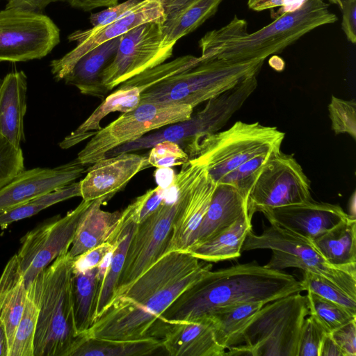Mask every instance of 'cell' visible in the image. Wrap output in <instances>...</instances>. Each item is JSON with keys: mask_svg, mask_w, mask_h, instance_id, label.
I'll return each instance as SVG.
<instances>
[{"mask_svg": "<svg viewBox=\"0 0 356 356\" xmlns=\"http://www.w3.org/2000/svg\"><path fill=\"white\" fill-rule=\"evenodd\" d=\"M1 1V0H0V1Z\"/></svg>", "mask_w": 356, "mask_h": 356, "instance_id": "6125c7cd", "label": "cell"}, {"mask_svg": "<svg viewBox=\"0 0 356 356\" xmlns=\"http://www.w3.org/2000/svg\"><path fill=\"white\" fill-rule=\"evenodd\" d=\"M27 77L23 71L8 73L0 83V134L17 147L24 140Z\"/></svg>", "mask_w": 356, "mask_h": 356, "instance_id": "603a6c76", "label": "cell"}, {"mask_svg": "<svg viewBox=\"0 0 356 356\" xmlns=\"http://www.w3.org/2000/svg\"><path fill=\"white\" fill-rule=\"evenodd\" d=\"M189 0H161L165 12V17L186 3Z\"/></svg>", "mask_w": 356, "mask_h": 356, "instance_id": "9f6ffc18", "label": "cell"}, {"mask_svg": "<svg viewBox=\"0 0 356 356\" xmlns=\"http://www.w3.org/2000/svg\"><path fill=\"white\" fill-rule=\"evenodd\" d=\"M60 1H63V0H8L6 8L42 13L49 4Z\"/></svg>", "mask_w": 356, "mask_h": 356, "instance_id": "816d5d0a", "label": "cell"}, {"mask_svg": "<svg viewBox=\"0 0 356 356\" xmlns=\"http://www.w3.org/2000/svg\"><path fill=\"white\" fill-rule=\"evenodd\" d=\"M72 260L68 252L40 272L42 289L33 356H70L76 332L72 299Z\"/></svg>", "mask_w": 356, "mask_h": 356, "instance_id": "277c9868", "label": "cell"}, {"mask_svg": "<svg viewBox=\"0 0 356 356\" xmlns=\"http://www.w3.org/2000/svg\"><path fill=\"white\" fill-rule=\"evenodd\" d=\"M140 95L138 88L120 84L81 125L59 143L60 147L68 149L92 137L102 129L100 122L107 115L115 111L125 113L138 107Z\"/></svg>", "mask_w": 356, "mask_h": 356, "instance_id": "4316f807", "label": "cell"}, {"mask_svg": "<svg viewBox=\"0 0 356 356\" xmlns=\"http://www.w3.org/2000/svg\"><path fill=\"white\" fill-rule=\"evenodd\" d=\"M159 1H161V0H159Z\"/></svg>", "mask_w": 356, "mask_h": 356, "instance_id": "be15d7a7", "label": "cell"}, {"mask_svg": "<svg viewBox=\"0 0 356 356\" xmlns=\"http://www.w3.org/2000/svg\"><path fill=\"white\" fill-rule=\"evenodd\" d=\"M228 352H225V355L229 356H252L250 349L245 345H238L230 347Z\"/></svg>", "mask_w": 356, "mask_h": 356, "instance_id": "6f0895ef", "label": "cell"}, {"mask_svg": "<svg viewBox=\"0 0 356 356\" xmlns=\"http://www.w3.org/2000/svg\"><path fill=\"white\" fill-rule=\"evenodd\" d=\"M162 24L161 21L147 22L121 35L116 54L101 76L108 92L171 57L174 46L165 44Z\"/></svg>", "mask_w": 356, "mask_h": 356, "instance_id": "4fadbf2b", "label": "cell"}, {"mask_svg": "<svg viewBox=\"0 0 356 356\" xmlns=\"http://www.w3.org/2000/svg\"><path fill=\"white\" fill-rule=\"evenodd\" d=\"M150 166L156 168L182 165L189 158L186 152L177 143L163 141L152 147L147 155Z\"/></svg>", "mask_w": 356, "mask_h": 356, "instance_id": "ee69618b", "label": "cell"}, {"mask_svg": "<svg viewBox=\"0 0 356 356\" xmlns=\"http://www.w3.org/2000/svg\"><path fill=\"white\" fill-rule=\"evenodd\" d=\"M285 134L259 122H236L228 129L186 141L189 159L204 166L216 184L228 172L260 154L280 150Z\"/></svg>", "mask_w": 356, "mask_h": 356, "instance_id": "5b68a950", "label": "cell"}, {"mask_svg": "<svg viewBox=\"0 0 356 356\" xmlns=\"http://www.w3.org/2000/svg\"><path fill=\"white\" fill-rule=\"evenodd\" d=\"M115 242H105L75 257L72 260V273H80L98 266L114 250Z\"/></svg>", "mask_w": 356, "mask_h": 356, "instance_id": "bcb514c9", "label": "cell"}, {"mask_svg": "<svg viewBox=\"0 0 356 356\" xmlns=\"http://www.w3.org/2000/svg\"><path fill=\"white\" fill-rule=\"evenodd\" d=\"M331 128L335 135L346 134L356 140V102L332 96L328 104Z\"/></svg>", "mask_w": 356, "mask_h": 356, "instance_id": "b9f144b4", "label": "cell"}, {"mask_svg": "<svg viewBox=\"0 0 356 356\" xmlns=\"http://www.w3.org/2000/svg\"><path fill=\"white\" fill-rule=\"evenodd\" d=\"M201 58L192 55L178 57L168 63H163L123 82L122 85L135 86L141 93L146 89L174 75L183 72L195 66Z\"/></svg>", "mask_w": 356, "mask_h": 356, "instance_id": "8d00e7d4", "label": "cell"}, {"mask_svg": "<svg viewBox=\"0 0 356 356\" xmlns=\"http://www.w3.org/2000/svg\"><path fill=\"white\" fill-rule=\"evenodd\" d=\"M135 227L136 224L121 216L116 245L111 256L97 298L95 319L102 314L113 298Z\"/></svg>", "mask_w": 356, "mask_h": 356, "instance_id": "e575fe53", "label": "cell"}, {"mask_svg": "<svg viewBox=\"0 0 356 356\" xmlns=\"http://www.w3.org/2000/svg\"><path fill=\"white\" fill-rule=\"evenodd\" d=\"M223 0H189L166 15L162 24L165 44L175 46L182 37L191 33L213 16Z\"/></svg>", "mask_w": 356, "mask_h": 356, "instance_id": "1f68e13d", "label": "cell"}, {"mask_svg": "<svg viewBox=\"0 0 356 356\" xmlns=\"http://www.w3.org/2000/svg\"><path fill=\"white\" fill-rule=\"evenodd\" d=\"M75 197H81L79 181H74L0 213V229H6L16 221L31 217L49 207Z\"/></svg>", "mask_w": 356, "mask_h": 356, "instance_id": "d590c367", "label": "cell"}, {"mask_svg": "<svg viewBox=\"0 0 356 356\" xmlns=\"http://www.w3.org/2000/svg\"><path fill=\"white\" fill-rule=\"evenodd\" d=\"M263 232L257 235L250 231L241 251L268 249L273 252L266 267L282 270L298 268L324 277L356 300V268H340L329 264L313 242L278 225H263Z\"/></svg>", "mask_w": 356, "mask_h": 356, "instance_id": "52a82bcc", "label": "cell"}, {"mask_svg": "<svg viewBox=\"0 0 356 356\" xmlns=\"http://www.w3.org/2000/svg\"><path fill=\"white\" fill-rule=\"evenodd\" d=\"M60 42V30L42 13L19 8L0 11V62L40 59Z\"/></svg>", "mask_w": 356, "mask_h": 356, "instance_id": "7c38bea8", "label": "cell"}, {"mask_svg": "<svg viewBox=\"0 0 356 356\" xmlns=\"http://www.w3.org/2000/svg\"><path fill=\"white\" fill-rule=\"evenodd\" d=\"M189 104L161 102L141 103L94 134L76 159L83 165L104 159L110 150L171 124L186 120L193 114Z\"/></svg>", "mask_w": 356, "mask_h": 356, "instance_id": "30bf717a", "label": "cell"}, {"mask_svg": "<svg viewBox=\"0 0 356 356\" xmlns=\"http://www.w3.org/2000/svg\"><path fill=\"white\" fill-rule=\"evenodd\" d=\"M301 282L305 291L336 302L356 315V300L324 277L312 272L303 271V279Z\"/></svg>", "mask_w": 356, "mask_h": 356, "instance_id": "ab89813d", "label": "cell"}, {"mask_svg": "<svg viewBox=\"0 0 356 356\" xmlns=\"http://www.w3.org/2000/svg\"><path fill=\"white\" fill-rule=\"evenodd\" d=\"M216 184L203 165L193 159L175 175L178 209L167 252L186 251L211 202Z\"/></svg>", "mask_w": 356, "mask_h": 356, "instance_id": "9a60e30c", "label": "cell"}, {"mask_svg": "<svg viewBox=\"0 0 356 356\" xmlns=\"http://www.w3.org/2000/svg\"><path fill=\"white\" fill-rule=\"evenodd\" d=\"M327 333L321 324L309 315L300 329L298 356H319L320 347Z\"/></svg>", "mask_w": 356, "mask_h": 356, "instance_id": "f6af8a7d", "label": "cell"}, {"mask_svg": "<svg viewBox=\"0 0 356 356\" xmlns=\"http://www.w3.org/2000/svg\"><path fill=\"white\" fill-rule=\"evenodd\" d=\"M252 219L243 215L214 238L190 246L185 252L208 262H218L239 257L248 234L252 231Z\"/></svg>", "mask_w": 356, "mask_h": 356, "instance_id": "f546056e", "label": "cell"}, {"mask_svg": "<svg viewBox=\"0 0 356 356\" xmlns=\"http://www.w3.org/2000/svg\"><path fill=\"white\" fill-rule=\"evenodd\" d=\"M121 36L111 39L87 52L63 79L81 93L103 99L108 93L101 81L104 70L114 58Z\"/></svg>", "mask_w": 356, "mask_h": 356, "instance_id": "d4e9b609", "label": "cell"}, {"mask_svg": "<svg viewBox=\"0 0 356 356\" xmlns=\"http://www.w3.org/2000/svg\"><path fill=\"white\" fill-rule=\"evenodd\" d=\"M175 191L174 181L168 188L158 186L138 196L122 212V216L136 225L151 215Z\"/></svg>", "mask_w": 356, "mask_h": 356, "instance_id": "f35d334b", "label": "cell"}, {"mask_svg": "<svg viewBox=\"0 0 356 356\" xmlns=\"http://www.w3.org/2000/svg\"><path fill=\"white\" fill-rule=\"evenodd\" d=\"M104 277L98 266L72 273L74 316L79 334H85L95 320L97 302Z\"/></svg>", "mask_w": 356, "mask_h": 356, "instance_id": "4dcf8cb0", "label": "cell"}, {"mask_svg": "<svg viewBox=\"0 0 356 356\" xmlns=\"http://www.w3.org/2000/svg\"><path fill=\"white\" fill-rule=\"evenodd\" d=\"M26 298L24 276L15 254L8 260L0 276V317L6 336L7 356L24 312Z\"/></svg>", "mask_w": 356, "mask_h": 356, "instance_id": "484cf974", "label": "cell"}, {"mask_svg": "<svg viewBox=\"0 0 356 356\" xmlns=\"http://www.w3.org/2000/svg\"><path fill=\"white\" fill-rule=\"evenodd\" d=\"M257 86V76L249 77L234 88L207 101L204 107L190 118L144 135L108 152L105 157L148 149L163 141L179 145L218 132L243 106Z\"/></svg>", "mask_w": 356, "mask_h": 356, "instance_id": "9c48e42d", "label": "cell"}, {"mask_svg": "<svg viewBox=\"0 0 356 356\" xmlns=\"http://www.w3.org/2000/svg\"><path fill=\"white\" fill-rule=\"evenodd\" d=\"M274 152L276 151L255 156L226 174L218 183L227 184L236 187L248 198L250 190L264 164Z\"/></svg>", "mask_w": 356, "mask_h": 356, "instance_id": "60d3db41", "label": "cell"}, {"mask_svg": "<svg viewBox=\"0 0 356 356\" xmlns=\"http://www.w3.org/2000/svg\"><path fill=\"white\" fill-rule=\"evenodd\" d=\"M247 202L248 197L236 187L227 184H217L208 209L190 246L214 238L247 214Z\"/></svg>", "mask_w": 356, "mask_h": 356, "instance_id": "7402d4cb", "label": "cell"}, {"mask_svg": "<svg viewBox=\"0 0 356 356\" xmlns=\"http://www.w3.org/2000/svg\"><path fill=\"white\" fill-rule=\"evenodd\" d=\"M330 334L345 356H356V318Z\"/></svg>", "mask_w": 356, "mask_h": 356, "instance_id": "c3c4849f", "label": "cell"}, {"mask_svg": "<svg viewBox=\"0 0 356 356\" xmlns=\"http://www.w3.org/2000/svg\"><path fill=\"white\" fill-rule=\"evenodd\" d=\"M313 200L311 182L293 154L273 152L264 164L248 195L252 219L256 212Z\"/></svg>", "mask_w": 356, "mask_h": 356, "instance_id": "8fae6325", "label": "cell"}, {"mask_svg": "<svg viewBox=\"0 0 356 356\" xmlns=\"http://www.w3.org/2000/svg\"><path fill=\"white\" fill-rule=\"evenodd\" d=\"M1 79H0V83H1Z\"/></svg>", "mask_w": 356, "mask_h": 356, "instance_id": "94428289", "label": "cell"}, {"mask_svg": "<svg viewBox=\"0 0 356 356\" xmlns=\"http://www.w3.org/2000/svg\"><path fill=\"white\" fill-rule=\"evenodd\" d=\"M8 355V346L4 326L0 317V356Z\"/></svg>", "mask_w": 356, "mask_h": 356, "instance_id": "680465c9", "label": "cell"}, {"mask_svg": "<svg viewBox=\"0 0 356 356\" xmlns=\"http://www.w3.org/2000/svg\"><path fill=\"white\" fill-rule=\"evenodd\" d=\"M165 12L159 0H142L118 20L103 26L78 30L68 36L76 46L63 57L51 62V72L56 81L63 79L78 60L96 47L121 36L140 24L161 21Z\"/></svg>", "mask_w": 356, "mask_h": 356, "instance_id": "e0dca14e", "label": "cell"}, {"mask_svg": "<svg viewBox=\"0 0 356 356\" xmlns=\"http://www.w3.org/2000/svg\"><path fill=\"white\" fill-rule=\"evenodd\" d=\"M309 314L307 296L296 293L264 305L243 332L252 356H298L302 325Z\"/></svg>", "mask_w": 356, "mask_h": 356, "instance_id": "ba28073f", "label": "cell"}, {"mask_svg": "<svg viewBox=\"0 0 356 356\" xmlns=\"http://www.w3.org/2000/svg\"><path fill=\"white\" fill-rule=\"evenodd\" d=\"M314 246L331 265L356 268V219L346 218L312 241Z\"/></svg>", "mask_w": 356, "mask_h": 356, "instance_id": "83f0119b", "label": "cell"}, {"mask_svg": "<svg viewBox=\"0 0 356 356\" xmlns=\"http://www.w3.org/2000/svg\"><path fill=\"white\" fill-rule=\"evenodd\" d=\"M155 337L172 356H224L225 348L216 341L206 317L191 321H160Z\"/></svg>", "mask_w": 356, "mask_h": 356, "instance_id": "44dd1931", "label": "cell"}, {"mask_svg": "<svg viewBox=\"0 0 356 356\" xmlns=\"http://www.w3.org/2000/svg\"><path fill=\"white\" fill-rule=\"evenodd\" d=\"M85 170L76 159L54 168L24 170L0 188V213L74 182Z\"/></svg>", "mask_w": 356, "mask_h": 356, "instance_id": "ac0fdd59", "label": "cell"}, {"mask_svg": "<svg viewBox=\"0 0 356 356\" xmlns=\"http://www.w3.org/2000/svg\"><path fill=\"white\" fill-rule=\"evenodd\" d=\"M201 58V57H200ZM265 59L241 62L202 59L191 68L145 90L140 102L189 104L193 108L257 76Z\"/></svg>", "mask_w": 356, "mask_h": 356, "instance_id": "8992f818", "label": "cell"}, {"mask_svg": "<svg viewBox=\"0 0 356 356\" xmlns=\"http://www.w3.org/2000/svg\"><path fill=\"white\" fill-rule=\"evenodd\" d=\"M309 314L314 316L327 333L356 318L344 307L307 291Z\"/></svg>", "mask_w": 356, "mask_h": 356, "instance_id": "74e56055", "label": "cell"}, {"mask_svg": "<svg viewBox=\"0 0 356 356\" xmlns=\"http://www.w3.org/2000/svg\"><path fill=\"white\" fill-rule=\"evenodd\" d=\"M309 0H248V8L254 11H263L279 8L271 11V17L275 19L281 15L293 11Z\"/></svg>", "mask_w": 356, "mask_h": 356, "instance_id": "681fc988", "label": "cell"}, {"mask_svg": "<svg viewBox=\"0 0 356 356\" xmlns=\"http://www.w3.org/2000/svg\"><path fill=\"white\" fill-rule=\"evenodd\" d=\"M177 209L175 191L151 215L136 225L113 298L166 253Z\"/></svg>", "mask_w": 356, "mask_h": 356, "instance_id": "5bb4252c", "label": "cell"}, {"mask_svg": "<svg viewBox=\"0 0 356 356\" xmlns=\"http://www.w3.org/2000/svg\"><path fill=\"white\" fill-rule=\"evenodd\" d=\"M264 304L248 302L224 306L204 316L209 321L218 343L227 349L243 343V332Z\"/></svg>", "mask_w": 356, "mask_h": 356, "instance_id": "f1b7e54d", "label": "cell"}, {"mask_svg": "<svg viewBox=\"0 0 356 356\" xmlns=\"http://www.w3.org/2000/svg\"><path fill=\"white\" fill-rule=\"evenodd\" d=\"M40 273L26 286V302L9 356H33L34 337L40 311Z\"/></svg>", "mask_w": 356, "mask_h": 356, "instance_id": "836d02e7", "label": "cell"}, {"mask_svg": "<svg viewBox=\"0 0 356 356\" xmlns=\"http://www.w3.org/2000/svg\"><path fill=\"white\" fill-rule=\"evenodd\" d=\"M159 339L148 337L137 340H109L82 334L70 356H142L161 348Z\"/></svg>", "mask_w": 356, "mask_h": 356, "instance_id": "d6a6232c", "label": "cell"}, {"mask_svg": "<svg viewBox=\"0 0 356 356\" xmlns=\"http://www.w3.org/2000/svg\"><path fill=\"white\" fill-rule=\"evenodd\" d=\"M151 167L147 155L131 152L105 157L92 164L79 181L83 200L104 199L106 202L122 190L140 171Z\"/></svg>", "mask_w": 356, "mask_h": 356, "instance_id": "d6986e66", "label": "cell"}, {"mask_svg": "<svg viewBox=\"0 0 356 356\" xmlns=\"http://www.w3.org/2000/svg\"><path fill=\"white\" fill-rule=\"evenodd\" d=\"M25 170L21 147H17L0 134V188Z\"/></svg>", "mask_w": 356, "mask_h": 356, "instance_id": "7bdbcfd3", "label": "cell"}, {"mask_svg": "<svg viewBox=\"0 0 356 356\" xmlns=\"http://www.w3.org/2000/svg\"><path fill=\"white\" fill-rule=\"evenodd\" d=\"M305 289L301 281L256 261L209 270L186 289L161 314L175 322L204 317L217 308L241 302L264 305Z\"/></svg>", "mask_w": 356, "mask_h": 356, "instance_id": "7a4b0ae2", "label": "cell"}, {"mask_svg": "<svg viewBox=\"0 0 356 356\" xmlns=\"http://www.w3.org/2000/svg\"><path fill=\"white\" fill-rule=\"evenodd\" d=\"M330 2L334 3V4H337L339 6V8L341 7V1L343 0H329Z\"/></svg>", "mask_w": 356, "mask_h": 356, "instance_id": "91938a15", "label": "cell"}, {"mask_svg": "<svg viewBox=\"0 0 356 356\" xmlns=\"http://www.w3.org/2000/svg\"><path fill=\"white\" fill-rule=\"evenodd\" d=\"M270 224L278 225L312 241L349 215L338 204L314 200L261 211Z\"/></svg>", "mask_w": 356, "mask_h": 356, "instance_id": "ffe728a7", "label": "cell"}, {"mask_svg": "<svg viewBox=\"0 0 356 356\" xmlns=\"http://www.w3.org/2000/svg\"><path fill=\"white\" fill-rule=\"evenodd\" d=\"M91 202L83 200L64 216L43 222L21 238L16 254L26 286L57 257L68 252L78 224Z\"/></svg>", "mask_w": 356, "mask_h": 356, "instance_id": "2e32d148", "label": "cell"}, {"mask_svg": "<svg viewBox=\"0 0 356 356\" xmlns=\"http://www.w3.org/2000/svg\"><path fill=\"white\" fill-rule=\"evenodd\" d=\"M340 8L342 11V30L348 40L352 44H355L356 0H343Z\"/></svg>", "mask_w": 356, "mask_h": 356, "instance_id": "f907efd6", "label": "cell"}, {"mask_svg": "<svg viewBox=\"0 0 356 356\" xmlns=\"http://www.w3.org/2000/svg\"><path fill=\"white\" fill-rule=\"evenodd\" d=\"M106 201L92 200L82 216L68 250L72 258L115 238L122 216L120 211H106L102 205Z\"/></svg>", "mask_w": 356, "mask_h": 356, "instance_id": "cb8c5ba5", "label": "cell"}, {"mask_svg": "<svg viewBox=\"0 0 356 356\" xmlns=\"http://www.w3.org/2000/svg\"><path fill=\"white\" fill-rule=\"evenodd\" d=\"M154 175L158 186L165 188L172 184L176 175L171 168H157Z\"/></svg>", "mask_w": 356, "mask_h": 356, "instance_id": "11a10c76", "label": "cell"}, {"mask_svg": "<svg viewBox=\"0 0 356 356\" xmlns=\"http://www.w3.org/2000/svg\"><path fill=\"white\" fill-rule=\"evenodd\" d=\"M337 20L323 0H309L251 33L247 31L246 21L234 16L227 24L207 32L200 40V57L232 62L266 59L309 31Z\"/></svg>", "mask_w": 356, "mask_h": 356, "instance_id": "3957f363", "label": "cell"}, {"mask_svg": "<svg viewBox=\"0 0 356 356\" xmlns=\"http://www.w3.org/2000/svg\"><path fill=\"white\" fill-rule=\"evenodd\" d=\"M319 356H345L330 333H327L321 343Z\"/></svg>", "mask_w": 356, "mask_h": 356, "instance_id": "db71d44e", "label": "cell"}, {"mask_svg": "<svg viewBox=\"0 0 356 356\" xmlns=\"http://www.w3.org/2000/svg\"><path fill=\"white\" fill-rule=\"evenodd\" d=\"M119 0H63L72 7L83 11H90L100 7H111L118 3Z\"/></svg>", "mask_w": 356, "mask_h": 356, "instance_id": "f5cc1de1", "label": "cell"}, {"mask_svg": "<svg viewBox=\"0 0 356 356\" xmlns=\"http://www.w3.org/2000/svg\"><path fill=\"white\" fill-rule=\"evenodd\" d=\"M142 0H127L120 4L108 7V8L98 13L91 14L90 22L92 27L108 25L128 13Z\"/></svg>", "mask_w": 356, "mask_h": 356, "instance_id": "7dc6e473", "label": "cell"}, {"mask_svg": "<svg viewBox=\"0 0 356 356\" xmlns=\"http://www.w3.org/2000/svg\"><path fill=\"white\" fill-rule=\"evenodd\" d=\"M211 268L210 262L187 252L165 253L113 298L85 336L109 340L154 337L161 314Z\"/></svg>", "mask_w": 356, "mask_h": 356, "instance_id": "6da1fadb", "label": "cell"}]
</instances>
